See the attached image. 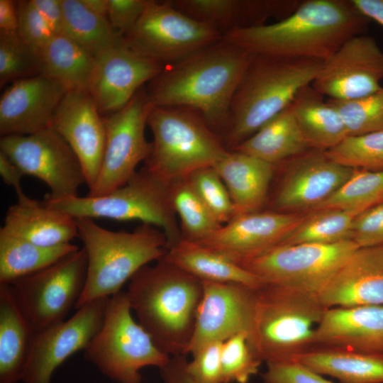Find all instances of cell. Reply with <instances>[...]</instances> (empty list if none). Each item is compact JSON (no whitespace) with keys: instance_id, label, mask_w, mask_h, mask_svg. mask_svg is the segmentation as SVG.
<instances>
[{"instance_id":"obj_32","label":"cell","mask_w":383,"mask_h":383,"mask_svg":"<svg viewBox=\"0 0 383 383\" xmlns=\"http://www.w3.org/2000/svg\"><path fill=\"white\" fill-rule=\"evenodd\" d=\"M292 360L341 383H383V355L315 347Z\"/></svg>"},{"instance_id":"obj_27","label":"cell","mask_w":383,"mask_h":383,"mask_svg":"<svg viewBox=\"0 0 383 383\" xmlns=\"http://www.w3.org/2000/svg\"><path fill=\"white\" fill-rule=\"evenodd\" d=\"M213 167L229 192L235 216L261 211L268 198L275 165L231 150Z\"/></svg>"},{"instance_id":"obj_26","label":"cell","mask_w":383,"mask_h":383,"mask_svg":"<svg viewBox=\"0 0 383 383\" xmlns=\"http://www.w3.org/2000/svg\"><path fill=\"white\" fill-rule=\"evenodd\" d=\"M0 231L49 247L70 243L78 237L76 218L27 196L8 209Z\"/></svg>"},{"instance_id":"obj_36","label":"cell","mask_w":383,"mask_h":383,"mask_svg":"<svg viewBox=\"0 0 383 383\" xmlns=\"http://www.w3.org/2000/svg\"><path fill=\"white\" fill-rule=\"evenodd\" d=\"M170 199L180 218L182 239L201 243L222 225L195 192L187 178L169 184Z\"/></svg>"},{"instance_id":"obj_33","label":"cell","mask_w":383,"mask_h":383,"mask_svg":"<svg viewBox=\"0 0 383 383\" xmlns=\"http://www.w3.org/2000/svg\"><path fill=\"white\" fill-rule=\"evenodd\" d=\"M309 148L289 106L231 150L276 165L306 152Z\"/></svg>"},{"instance_id":"obj_40","label":"cell","mask_w":383,"mask_h":383,"mask_svg":"<svg viewBox=\"0 0 383 383\" xmlns=\"http://www.w3.org/2000/svg\"><path fill=\"white\" fill-rule=\"evenodd\" d=\"M324 152L333 161L353 169L383 170V130L347 136Z\"/></svg>"},{"instance_id":"obj_42","label":"cell","mask_w":383,"mask_h":383,"mask_svg":"<svg viewBox=\"0 0 383 383\" xmlns=\"http://www.w3.org/2000/svg\"><path fill=\"white\" fill-rule=\"evenodd\" d=\"M261 363L250 345L248 333L237 334L223 342L222 383H248Z\"/></svg>"},{"instance_id":"obj_25","label":"cell","mask_w":383,"mask_h":383,"mask_svg":"<svg viewBox=\"0 0 383 383\" xmlns=\"http://www.w3.org/2000/svg\"><path fill=\"white\" fill-rule=\"evenodd\" d=\"M189 17L214 28L222 35L238 29L284 18L301 1L297 0H169Z\"/></svg>"},{"instance_id":"obj_54","label":"cell","mask_w":383,"mask_h":383,"mask_svg":"<svg viewBox=\"0 0 383 383\" xmlns=\"http://www.w3.org/2000/svg\"><path fill=\"white\" fill-rule=\"evenodd\" d=\"M92 12L106 17L109 11V0H82Z\"/></svg>"},{"instance_id":"obj_35","label":"cell","mask_w":383,"mask_h":383,"mask_svg":"<svg viewBox=\"0 0 383 383\" xmlns=\"http://www.w3.org/2000/svg\"><path fill=\"white\" fill-rule=\"evenodd\" d=\"M65 35L95 58L113 47L123 35L117 33L106 17L89 10L82 0H62Z\"/></svg>"},{"instance_id":"obj_18","label":"cell","mask_w":383,"mask_h":383,"mask_svg":"<svg viewBox=\"0 0 383 383\" xmlns=\"http://www.w3.org/2000/svg\"><path fill=\"white\" fill-rule=\"evenodd\" d=\"M304 218L274 211L238 215L198 243L240 265L279 245Z\"/></svg>"},{"instance_id":"obj_23","label":"cell","mask_w":383,"mask_h":383,"mask_svg":"<svg viewBox=\"0 0 383 383\" xmlns=\"http://www.w3.org/2000/svg\"><path fill=\"white\" fill-rule=\"evenodd\" d=\"M319 298L326 308L383 305V245L358 248Z\"/></svg>"},{"instance_id":"obj_20","label":"cell","mask_w":383,"mask_h":383,"mask_svg":"<svg viewBox=\"0 0 383 383\" xmlns=\"http://www.w3.org/2000/svg\"><path fill=\"white\" fill-rule=\"evenodd\" d=\"M355 169L328 158L324 151L292 160L274 198V211L314 209L343 186Z\"/></svg>"},{"instance_id":"obj_47","label":"cell","mask_w":383,"mask_h":383,"mask_svg":"<svg viewBox=\"0 0 383 383\" xmlns=\"http://www.w3.org/2000/svg\"><path fill=\"white\" fill-rule=\"evenodd\" d=\"M352 240L359 248L383 245V203L354 218Z\"/></svg>"},{"instance_id":"obj_7","label":"cell","mask_w":383,"mask_h":383,"mask_svg":"<svg viewBox=\"0 0 383 383\" xmlns=\"http://www.w3.org/2000/svg\"><path fill=\"white\" fill-rule=\"evenodd\" d=\"M148 126L153 141L144 167L167 184L214 166L229 152L201 114L189 108L152 106Z\"/></svg>"},{"instance_id":"obj_48","label":"cell","mask_w":383,"mask_h":383,"mask_svg":"<svg viewBox=\"0 0 383 383\" xmlns=\"http://www.w3.org/2000/svg\"><path fill=\"white\" fill-rule=\"evenodd\" d=\"M148 0H109V21L124 37L128 35L141 17Z\"/></svg>"},{"instance_id":"obj_52","label":"cell","mask_w":383,"mask_h":383,"mask_svg":"<svg viewBox=\"0 0 383 383\" xmlns=\"http://www.w3.org/2000/svg\"><path fill=\"white\" fill-rule=\"evenodd\" d=\"M17 4L12 0H0V35L18 33Z\"/></svg>"},{"instance_id":"obj_24","label":"cell","mask_w":383,"mask_h":383,"mask_svg":"<svg viewBox=\"0 0 383 383\" xmlns=\"http://www.w3.org/2000/svg\"><path fill=\"white\" fill-rule=\"evenodd\" d=\"M316 347L383 355V305L327 308Z\"/></svg>"},{"instance_id":"obj_39","label":"cell","mask_w":383,"mask_h":383,"mask_svg":"<svg viewBox=\"0 0 383 383\" xmlns=\"http://www.w3.org/2000/svg\"><path fill=\"white\" fill-rule=\"evenodd\" d=\"M327 100L341 116L348 136L383 130V87L375 93L357 99Z\"/></svg>"},{"instance_id":"obj_43","label":"cell","mask_w":383,"mask_h":383,"mask_svg":"<svg viewBox=\"0 0 383 383\" xmlns=\"http://www.w3.org/2000/svg\"><path fill=\"white\" fill-rule=\"evenodd\" d=\"M40 74L36 55L18 33L0 35V85Z\"/></svg>"},{"instance_id":"obj_30","label":"cell","mask_w":383,"mask_h":383,"mask_svg":"<svg viewBox=\"0 0 383 383\" xmlns=\"http://www.w3.org/2000/svg\"><path fill=\"white\" fill-rule=\"evenodd\" d=\"M290 107L310 148L327 151L348 136L336 109L311 84L298 92Z\"/></svg>"},{"instance_id":"obj_14","label":"cell","mask_w":383,"mask_h":383,"mask_svg":"<svg viewBox=\"0 0 383 383\" xmlns=\"http://www.w3.org/2000/svg\"><path fill=\"white\" fill-rule=\"evenodd\" d=\"M0 149L23 172L50 188L45 198L56 200L78 196L87 184L82 165L68 143L52 128L26 135L3 136Z\"/></svg>"},{"instance_id":"obj_5","label":"cell","mask_w":383,"mask_h":383,"mask_svg":"<svg viewBox=\"0 0 383 383\" xmlns=\"http://www.w3.org/2000/svg\"><path fill=\"white\" fill-rule=\"evenodd\" d=\"M76 219L87 258L85 284L77 309L118 293L140 269L167 252V238L154 226L142 223L132 232L113 231L92 218Z\"/></svg>"},{"instance_id":"obj_22","label":"cell","mask_w":383,"mask_h":383,"mask_svg":"<svg viewBox=\"0 0 383 383\" xmlns=\"http://www.w3.org/2000/svg\"><path fill=\"white\" fill-rule=\"evenodd\" d=\"M51 128L63 138L78 157L87 184L91 188L103 160L106 128L90 93L68 91L57 109Z\"/></svg>"},{"instance_id":"obj_1","label":"cell","mask_w":383,"mask_h":383,"mask_svg":"<svg viewBox=\"0 0 383 383\" xmlns=\"http://www.w3.org/2000/svg\"><path fill=\"white\" fill-rule=\"evenodd\" d=\"M253 56L222 38L165 66L150 82L148 99L154 106H182L197 111L220 136L233 94Z\"/></svg>"},{"instance_id":"obj_11","label":"cell","mask_w":383,"mask_h":383,"mask_svg":"<svg viewBox=\"0 0 383 383\" xmlns=\"http://www.w3.org/2000/svg\"><path fill=\"white\" fill-rule=\"evenodd\" d=\"M87 271V254L82 247L9 284L34 333L65 320L83 292Z\"/></svg>"},{"instance_id":"obj_38","label":"cell","mask_w":383,"mask_h":383,"mask_svg":"<svg viewBox=\"0 0 383 383\" xmlns=\"http://www.w3.org/2000/svg\"><path fill=\"white\" fill-rule=\"evenodd\" d=\"M355 216L339 209L316 211L304 219L279 245L300 243L333 244L352 240Z\"/></svg>"},{"instance_id":"obj_29","label":"cell","mask_w":383,"mask_h":383,"mask_svg":"<svg viewBox=\"0 0 383 383\" xmlns=\"http://www.w3.org/2000/svg\"><path fill=\"white\" fill-rule=\"evenodd\" d=\"M36 56L40 74L57 82L67 91L90 93L96 60L72 39L55 35Z\"/></svg>"},{"instance_id":"obj_15","label":"cell","mask_w":383,"mask_h":383,"mask_svg":"<svg viewBox=\"0 0 383 383\" xmlns=\"http://www.w3.org/2000/svg\"><path fill=\"white\" fill-rule=\"evenodd\" d=\"M109 298L85 304L70 318L34 333L22 381L50 383L64 361L84 350L102 326Z\"/></svg>"},{"instance_id":"obj_46","label":"cell","mask_w":383,"mask_h":383,"mask_svg":"<svg viewBox=\"0 0 383 383\" xmlns=\"http://www.w3.org/2000/svg\"><path fill=\"white\" fill-rule=\"evenodd\" d=\"M264 383H334L294 360L267 363Z\"/></svg>"},{"instance_id":"obj_8","label":"cell","mask_w":383,"mask_h":383,"mask_svg":"<svg viewBox=\"0 0 383 383\" xmlns=\"http://www.w3.org/2000/svg\"><path fill=\"white\" fill-rule=\"evenodd\" d=\"M42 202L74 218L140 221L154 226L165 233L167 250L182 239L170 199L169 184L144 167L125 184L106 194L56 200L45 198Z\"/></svg>"},{"instance_id":"obj_21","label":"cell","mask_w":383,"mask_h":383,"mask_svg":"<svg viewBox=\"0 0 383 383\" xmlns=\"http://www.w3.org/2000/svg\"><path fill=\"white\" fill-rule=\"evenodd\" d=\"M68 91L42 74L14 82L0 99V134L26 135L51 127Z\"/></svg>"},{"instance_id":"obj_34","label":"cell","mask_w":383,"mask_h":383,"mask_svg":"<svg viewBox=\"0 0 383 383\" xmlns=\"http://www.w3.org/2000/svg\"><path fill=\"white\" fill-rule=\"evenodd\" d=\"M79 248L42 246L0 231V284H10L55 263Z\"/></svg>"},{"instance_id":"obj_3","label":"cell","mask_w":383,"mask_h":383,"mask_svg":"<svg viewBox=\"0 0 383 383\" xmlns=\"http://www.w3.org/2000/svg\"><path fill=\"white\" fill-rule=\"evenodd\" d=\"M126 292L138 322L157 347L170 357L187 355L203 282L162 257L140 269Z\"/></svg>"},{"instance_id":"obj_12","label":"cell","mask_w":383,"mask_h":383,"mask_svg":"<svg viewBox=\"0 0 383 383\" xmlns=\"http://www.w3.org/2000/svg\"><path fill=\"white\" fill-rule=\"evenodd\" d=\"M124 38L133 50L166 66L221 40L223 35L183 13L169 0H148L135 26Z\"/></svg>"},{"instance_id":"obj_41","label":"cell","mask_w":383,"mask_h":383,"mask_svg":"<svg viewBox=\"0 0 383 383\" xmlns=\"http://www.w3.org/2000/svg\"><path fill=\"white\" fill-rule=\"evenodd\" d=\"M187 179L200 199L221 225L235 216L229 192L213 166L194 171Z\"/></svg>"},{"instance_id":"obj_53","label":"cell","mask_w":383,"mask_h":383,"mask_svg":"<svg viewBox=\"0 0 383 383\" xmlns=\"http://www.w3.org/2000/svg\"><path fill=\"white\" fill-rule=\"evenodd\" d=\"M354 6L370 21L383 26V0H351Z\"/></svg>"},{"instance_id":"obj_9","label":"cell","mask_w":383,"mask_h":383,"mask_svg":"<svg viewBox=\"0 0 383 383\" xmlns=\"http://www.w3.org/2000/svg\"><path fill=\"white\" fill-rule=\"evenodd\" d=\"M125 291L110 296L102 326L84 350V357L118 383H141L140 370L165 366L170 356L160 350L136 322Z\"/></svg>"},{"instance_id":"obj_28","label":"cell","mask_w":383,"mask_h":383,"mask_svg":"<svg viewBox=\"0 0 383 383\" xmlns=\"http://www.w3.org/2000/svg\"><path fill=\"white\" fill-rule=\"evenodd\" d=\"M33 335L11 286L0 284V383L22 381Z\"/></svg>"},{"instance_id":"obj_19","label":"cell","mask_w":383,"mask_h":383,"mask_svg":"<svg viewBox=\"0 0 383 383\" xmlns=\"http://www.w3.org/2000/svg\"><path fill=\"white\" fill-rule=\"evenodd\" d=\"M96 60V72L90 94L100 113H113L122 109L143 84L155 79L165 67L133 50L124 36Z\"/></svg>"},{"instance_id":"obj_10","label":"cell","mask_w":383,"mask_h":383,"mask_svg":"<svg viewBox=\"0 0 383 383\" xmlns=\"http://www.w3.org/2000/svg\"><path fill=\"white\" fill-rule=\"evenodd\" d=\"M358 248L353 240L333 244L282 245L240 265L264 284L287 287L319 295Z\"/></svg>"},{"instance_id":"obj_51","label":"cell","mask_w":383,"mask_h":383,"mask_svg":"<svg viewBox=\"0 0 383 383\" xmlns=\"http://www.w3.org/2000/svg\"><path fill=\"white\" fill-rule=\"evenodd\" d=\"M0 174L4 182L15 189L18 200L26 196L21 187V179L24 174L21 169L1 151H0Z\"/></svg>"},{"instance_id":"obj_6","label":"cell","mask_w":383,"mask_h":383,"mask_svg":"<svg viewBox=\"0 0 383 383\" xmlns=\"http://www.w3.org/2000/svg\"><path fill=\"white\" fill-rule=\"evenodd\" d=\"M326 309L317 294L262 284L255 291L248 335L253 353L267 364L292 360L313 349Z\"/></svg>"},{"instance_id":"obj_2","label":"cell","mask_w":383,"mask_h":383,"mask_svg":"<svg viewBox=\"0 0 383 383\" xmlns=\"http://www.w3.org/2000/svg\"><path fill=\"white\" fill-rule=\"evenodd\" d=\"M369 22L351 0H306L284 18L223 38L255 55L325 61L348 40L365 34Z\"/></svg>"},{"instance_id":"obj_37","label":"cell","mask_w":383,"mask_h":383,"mask_svg":"<svg viewBox=\"0 0 383 383\" xmlns=\"http://www.w3.org/2000/svg\"><path fill=\"white\" fill-rule=\"evenodd\" d=\"M383 203V170L355 169L350 178L313 210L339 209L357 216Z\"/></svg>"},{"instance_id":"obj_31","label":"cell","mask_w":383,"mask_h":383,"mask_svg":"<svg viewBox=\"0 0 383 383\" xmlns=\"http://www.w3.org/2000/svg\"><path fill=\"white\" fill-rule=\"evenodd\" d=\"M163 257L202 282H235L252 288L264 284L240 265L198 243L181 239Z\"/></svg>"},{"instance_id":"obj_44","label":"cell","mask_w":383,"mask_h":383,"mask_svg":"<svg viewBox=\"0 0 383 383\" xmlns=\"http://www.w3.org/2000/svg\"><path fill=\"white\" fill-rule=\"evenodd\" d=\"M16 4L18 17V34L37 55L55 34L31 0L20 1Z\"/></svg>"},{"instance_id":"obj_49","label":"cell","mask_w":383,"mask_h":383,"mask_svg":"<svg viewBox=\"0 0 383 383\" xmlns=\"http://www.w3.org/2000/svg\"><path fill=\"white\" fill-rule=\"evenodd\" d=\"M55 35H65L62 0H31Z\"/></svg>"},{"instance_id":"obj_16","label":"cell","mask_w":383,"mask_h":383,"mask_svg":"<svg viewBox=\"0 0 383 383\" xmlns=\"http://www.w3.org/2000/svg\"><path fill=\"white\" fill-rule=\"evenodd\" d=\"M383 80V52L372 36H354L323 62L312 82L328 99H353L380 90Z\"/></svg>"},{"instance_id":"obj_13","label":"cell","mask_w":383,"mask_h":383,"mask_svg":"<svg viewBox=\"0 0 383 383\" xmlns=\"http://www.w3.org/2000/svg\"><path fill=\"white\" fill-rule=\"evenodd\" d=\"M152 105L140 89L120 110L104 118L106 145L98 177L89 189V196L106 194L125 184L145 162L152 149L145 135Z\"/></svg>"},{"instance_id":"obj_4","label":"cell","mask_w":383,"mask_h":383,"mask_svg":"<svg viewBox=\"0 0 383 383\" xmlns=\"http://www.w3.org/2000/svg\"><path fill=\"white\" fill-rule=\"evenodd\" d=\"M323 60L255 55L233 94L220 137L231 151L287 109L314 81Z\"/></svg>"},{"instance_id":"obj_45","label":"cell","mask_w":383,"mask_h":383,"mask_svg":"<svg viewBox=\"0 0 383 383\" xmlns=\"http://www.w3.org/2000/svg\"><path fill=\"white\" fill-rule=\"evenodd\" d=\"M222 343L215 341L203 345L187 361V370L198 383H222Z\"/></svg>"},{"instance_id":"obj_50","label":"cell","mask_w":383,"mask_h":383,"mask_svg":"<svg viewBox=\"0 0 383 383\" xmlns=\"http://www.w3.org/2000/svg\"><path fill=\"white\" fill-rule=\"evenodd\" d=\"M185 355L170 357L167 363L160 368L162 383H198L187 370Z\"/></svg>"},{"instance_id":"obj_17","label":"cell","mask_w":383,"mask_h":383,"mask_svg":"<svg viewBox=\"0 0 383 383\" xmlns=\"http://www.w3.org/2000/svg\"><path fill=\"white\" fill-rule=\"evenodd\" d=\"M203 284L204 294L187 354L192 355L207 343L223 342L239 333L249 335L251 328L257 288L235 282Z\"/></svg>"}]
</instances>
